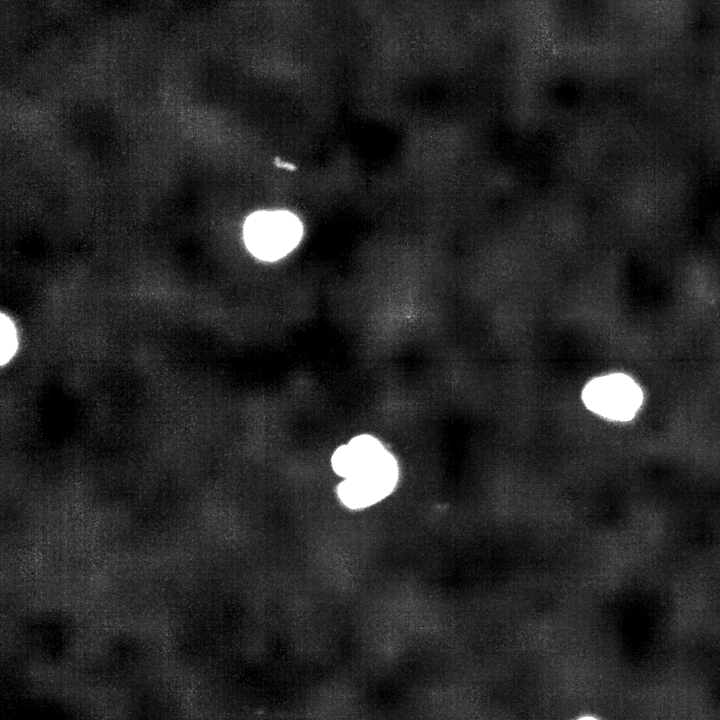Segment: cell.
Listing matches in <instances>:
<instances>
[{"instance_id": "cell-5", "label": "cell", "mask_w": 720, "mask_h": 720, "mask_svg": "<svg viewBox=\"0 0 720 720\" xmlns=\"http://www.w3.org/2000/svg\"><path fill=\"white\" fill-rule=\"evenodd\" d=\"M579 720H595V719L590 718V717H585V718H581V719H579Z\"/></svg>"}, {"instance_id": "cell-2", "label": "cell", "mask_w": 720, "mask_h": 720, "mask_svg": "<svg viewBox=\"0 0 720 720\" xmlns=\"http://www.w3.org/2000/svg\"><path fill=\"white\" fill-rule=\"evenodd\" d=\"M302 223L284 210L258 211L251 214L243 227L249 252L263 261H276L290 253L300 242Z\"/></svg>"}, {"instance_id": "cell-1", "label": "cell", "mask_w": 720, "mask_h": 720, "mask_svg": "<svg viewBox=\"0 0 720 720\" xmlns=\"http://www.w3.org/2000/svg\"><path fill=\"white\" fill-rule=\"evenodd\" d=\"M334 471L345 478L338 487L342 502L353 509L372 505L390 494L398 480V465L378 439L359 435L333 454Z\"/></svg>"}, {"instance_id": "cell-3", "label": "cell", "mask_w": 720, "mask_h": 720, "mask_svg": "<svg viewBox=\"0 0 720 720\" xmlns=\"http://www.w3.org/2000/svg\"><path fill=\"white\" fill-rule=\"evenodd\" d=\"M582 399L594 413L611 420L626 421L633 418L639 409L643 395L632 378L614 373L588 382Z\"/></svg>"}, {"instance_id": "cell-4", "label": "cell", "mask_w": 720, "mask_h": 720, "mask_svg": "<svg viewBox=\"0 0 720 720\" xmlns=\"http://www.w3.org/2000/svg\"><path fill=\"white\" fill-rule=\"evenodd\" d=\"M0 352L1 364H6L15 354L18 347L17 332L12 320L5 314L0 320Z\"/></svg>"}]
</instances>
